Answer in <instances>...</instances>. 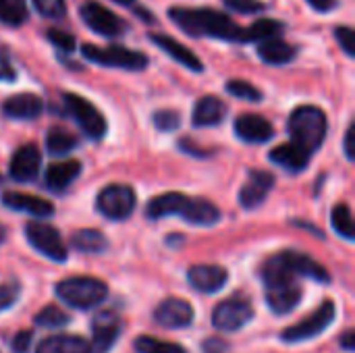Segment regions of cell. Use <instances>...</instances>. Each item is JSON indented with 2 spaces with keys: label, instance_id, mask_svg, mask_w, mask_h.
Here are the masks:
<instances>
[{
  "label": "cell",
  "instance_id": "1",
  "mask_svg": "<svg viewBox=\"0 0 355 353\" xmlns=\"http://www.w3.org/2000/svg\"><path fill=\"white\" fill-rule=\"evenodd\" d=\"M168 19L187 35L193 37H212L233 44H245V27L237 25L225 10L216 8H189V6H171Z\"/></svg>",
  "mask_w": 355,
  "mask_h": 353
},
{
  "label": "cell",
  "instance_id": "2",
  "mask_svg": "<svg viewBox=\"0 0 355 353\" xmlns=\"http://www.w3.org/2000/svg\"><path fill=\"white\" fill-rule=\"evenodd\" d=\"M287 129L293 144L312 156L327 139V129H329L327 114L322 108L312 104L297 106L287 121Z\"/></svg>",
  "mask_w": 355,
  "mask_h": 353
},
{
  "label": "cell",
  "instance_id": "3",
  "mask_svg": "<svg viewBox=\"0 0 355 353\" xmlns=\"http://www.w3.org/2000/svg\"><path fill=\"white\" fill-rule=\"evenodd\" d=\"M54 293L60 302H64L71 308L89 310V308L100 306L106 300L108 287L104 281L94 279V277H73V279L60 281Z\"/></svg>",
  "mask_w": 355,
  "mask_h": 353
},
{
  "label": "cell",
  "instance_id": "4",
  "mask_svg": "<svg viewBox=\"0 0 355 353\" xmlns=\"http://www.w3.org/2000/svg\"><path fill=\"white\" fill-rule=\"evenodd\" d=\"M81 54L85 60L100 64V67H110V69H125V71H144L150 64V58L144 52L129 50L125 46H94V44H83Z\"/></svg>",
  "mask_w": 355,
  "mask_h": 353
},
{
  "label": "cell",
  "instance_id": "5",
  "mask_svg": "<svg viewBox=\"0 0 355 353\" xmlns=\"http://www.w3.org/2000/svg\"><path fill=\"white\" fill-rule=\"evenodd\" d=\"M62 102H64L67 112L73 117V121L79 125V129H81L87 137H92V139L104 137L106 127H108V125H106V119L102 117V112H100L89 100H85V98L79 96V94L67 92V94L62 96Z\"/></svg>",
  "mask_w": 355,
  "mask_h": 353
},
{
  "label": "cell",
  "instance_id": "6",
  "mask_svg": "<svg viewBox=\"0 0 355 353\" xmlns=\"http://www.w3.org/2000/svg\"><path fill=\"white\" fill-rule=\"evenodd\" d=\"M135 202L137 200H135L133 187L123 185V183H112L98 193L96 208L102 216L110 221H125L133 214Z\"/></svg>",
  "mask_w": 355,
  "mask_h": 353
},
{
  "label": "cell",
  "instance_id": "7",
  "mask_svg": "<svg viewBox=\"0 0 355 353\" xmlns=\"http://www.w3.org/2000/svg\"><path fill=\"white\" fill-rule=\"evenodd\" d=\"M81 21L102 37H119L127 31V23L112 10H108L98 0H85L79 6Z\"/></svg>",
  "mask_w": 355,
  "mask_h": 353
},
{
  "label": "cell",
  "instance_id": "8",
  "mask_svg": "<svg viewBox=\"0 0 355 353\" xmlns=\"http://www.w3.org/2000/svg\"><path fill=\"white\" fill-rule=\"evenodd\" d=\"M254 318V308L243 298H231L220 302L212 312V327L220 333H233L250 325Z\"/></svg>",
  "mask_w": 355,
  "mask_h": 353
},
{
  "label": "cell",
  "instance_id": "9",
  "mask_svg": "<svg viewBox=\"0 0 355 353\" xmlns=\"http://www.w3.org/2000/svg\"><path fill=\"white\" fill-rule=\"evenodd\" d=\"M25 233H27V241L31 243V248L37 250L42 256H46L54 262L67 260V256H69L67 246L62 243L60 233L54 227L40 223V221H31V223H27Z\"/></svg>",
  "mask_w": 355,
  "mask_h": 353
},
{
  "label": "cell",
  "instance_id": "10",
  "mask_svg": "<svg viewBox=\"0 0 355 353\" xmlns=\"http://www.w3.org/2000/svg\"><path fill=\"white\" fill-rule=\"evenodd\" d=\"M335 320V304L331 300H327L312 316H308L306 320L289 327L283 331V341L285 343H302L308 339L318 337L322 331H327Z\"/></svg>",
  "mask_w": 355,
  "mask_h": 353
},
{
  "label": "cell",
  "instance_id": "11",
  "mask_svg": "<svg viewBox=\"0 0 355 353\" xmlns=\"http://www.w3.org/2000/svg\"><path fill=\"white\" fill-rule=\"evenodd\" d=\"M148 40L152 44H156L166 56H171L181 67H185V69H189L193 73H202L204 71V62L200 60V56L193 50H189L187 46H183L181 42H177L175 37H171L166 33H154L152 31V33H148Z\"/></svg>",
  "mask_w": 355,
  "mask_h": 353
},
{
  "label": "cell",
  "instance_id": "12",
  "mask_svg": "<svg viewBox=\"0 0 355 353\" xmlns=\"http://www.w3.org/2000/svg\"><path fill=\"white\" fill-rule=\"evenodd\" d=\"M193 308L189 302L179 300V298H171L164 300L156 312H154V320L164 327V329H185L193 322Z\"/></svg>",
  "mask_w": 355,
  "mask_h": 353
},
{
  "label": "cell",
  "instance_id": "13",
  "mask_svg": "<svg viewBox=\"0 0 355 353\" xmlns=\"http://www.w3.org/2000/svg\"><path fill=\"white\" fill-rule=\"evenodd\" d=\"M121 333V325L119 318L110 312H102L94 318L92 325V343H89V352L92 353H108L110 347L116 343Z\"/></svg>",
  "mask_w": 355,
  "mask_h": 353
},
{
  "label": "cell",
  "instance_id": "14",
  "mask_svg": "<svg viewBox=\"0 0 355 353\" xmlns=\"http://www.w3.org/2000/svg\"><path fill=\"white\" fill-rule=\"evenodd\" d=\"M42 164V154L37 146L25 144L10 158V177L19 183H29L37 177Z\"/></svg>",
  "mask_w": 355,
  "mask_h": 353
},
{
  "label": "cell",
  "instance_id": "15",
  "mask_svg": "<svg viewBox=\"0 0 355 353\" xmlns=\"http://www.w3.org/2000/svg\"><path fill=\"white\" fill-rule=\"evenodd\" d=\"M187 281L189 285L200 291V293H216L220 291L227 281H229V273L223 266H214V264H198L193 268H189L187 273Z\"/></svg>",
  "mask_w": 355,
  "mask_h": 353
},
{
  "label": "cell",
  "instance_id": "16",
  "mask_svg": "<svg viewBox=\"0 0 355 353\" xmlns=\"http://www.w3.org/2000/svg\"><path fill=\"white\" fill-rule=\"evenodd\" d=\"M235 135L245 144H266L272 139V125L260 114H241L235 119Z\"/></svg>",
  "mask_w": 355,
  "mask_h": 353
},
{
  "label": "cell",
  "instance_id": "17",
  "mask_svg": "<svg viewBox=\"0 0 355 353\" xmlns=\"http://www.w3.org/2000/svg\"><path fill=\"white\" fill-rule=\"evenodd\" d=\"M275 185V175L272 173H266V171H252L250 173V179L248 183L243 185V189L239 191V204L245 208V210H254L256 206H260L268 191L272 189Z\"/></svg>",
  "mask_w": 355,
  "mask_h": 353
},
{
  "label": "cell",
  "instance_id": "18",
  "mask_svg": "<svg viewBox=\"0 0 355 353\" xmlns=\"http://www.w3.org/2000/svg\"><path fill=\"white\" fill-rule=\"evenodd\" d=\"M42 110H44L42 98L31 92L15 94L2 102V112L15 121H33L42 114Z\"/></svg>",
  "mask_w": 355,
  "mask_h": 353
},
{
  "label": "cell",
  "instance_id": "19",
  "mask_svg": "<svg viewBox=\"0 0 355 353\" xmlns=\"http://www.w3.org/2000/svg\"><path fill=\"white\" fill-rule=\"evenodd\" d=\"M2 204L10 210L25 212L29 216H35V218H46L54 212V206L48 200L37 198V196H29V193H21V191H6L2 196Z\"/></svg>",
  "mask_w": 355,
  "mask_h": 353
},
{
  "label": "cell",
  "instance_id": "20",
  "mask_svg": "<svg viewBox=\"0 0 355 353\" xmlns=\"http://www.w3.org/2000/svg\"><path fill=\"white\" fill-rule=\"evenodd\" d=\"M225 114H227V104L220 98L202 96L193 106L191 123L193 127H216L223 123Z\"/></svg>",
  "mask_w": 355,
  "mask_h": 353
},
{
  "label": "cell",
  "instance_id": "21",
  "mask_svg": "<svg viewBox=\"0 0 355 353\" xmlns=\"http://www.w3.org/2000/svg\"><path fill=\"white\" fill-rule=\"evenodd\" d=\"M256 52H258L262 62L272 64V67H283V64H289L295 60V56L300 54V48L295 44L281 40V37H275V40L258 44Z\"/></svg>",
  "mask_w": 355,
  "mask_h": 353
},
{
  "label": "cell",
  "instance_id": "22",
  "mask_svg": "<svg viewBox=\"0 0 355 353\" xmlns=\"http://www.w3.org/2000/svg\"><path fill=\"white\" fill-rule=\"evenodd\" d=\"M81 173V162L79 160H62L54 162L46 169L44 181L50 191H64Z\"/></svg>",
  "mask_w": 355,
  "mask_h": 353
},
{
  "label": "cell",
  "instance_id": "23",
  "mask_svg": "<svg viewBox=\"0 0 355 353\" xmlns=\"http://www.w3.org/2000/svg\"><path fill=\"white\" fill-rule=\"evenodd\" d=\"M181 216L189 225H196V227H212V225H216L220 221V210L212 202H208V200L189 198Z\"/></svg>",
  "mask_w": 355,
  "mask_h": 353
},
{
  "label": "cell",
  "instance_id": "24",
  "mask_svg": "<svg viewBox=\"0 0 355 353\" xmlns=\"http://www.w3.org/2000/svg\"><path fill=\"white\" fill-rule=\"evenodd\" d=\"M187 196L183 193H177V191H171V193H162V196H156L148 202L146 206V216L156 221V218H164V216H173V214H183L185 210V204H187Z\"/></svg>",
  "mask_w": 355,
  "mask_h": 353
},
{
  "label": "cell",
  "instance_id": "25",
  "mask_svg": "<svg viewBox=\"0 0 355 353\" xmlns=\"http://www.w3.org/2000/svg\"><path fill=\"white\" fill-rule=\"evenodd\" d=\"M270 162L283 166L285 171L302 173L310 162V154L306 150H302L300 146H295L293 141L291 144H281L270 152Z\"/></svg>",
  "mask_w": 355,
  "mask_h": 353
},
{
  "label": "cell",
  "instance_id": "26",
  "mask_svg": "<svg viewBox=\"0 0 355 353\" xmlns=\"http://www.w3.org/2000/svg\"><path fill=\"white\" fill-rule=\"evenodd\" d=\"M266 302L275 314H279V316L289 314L302 302V287L300 285H287V287L266 289Z\"/></svg>",
  "mask_w": 355,
  "mask_h": 353
},
{
  "label": "cell",
  "instance_id": "27",
  "mask_svg": "<svg viewBox=\"0 0 355 353\" xmlns=\"http://www.w3.org/2000/svg\"><path fill=\"white\" fill-rule=\"evenodd\" d=\"M35 353H92L89 343L77 335H54L44 339Z\"/></svg>",
  "mask_w": 355,
  "mask_h": 353
},
{
  "label": "cell",
  "instance_id": "28",
  "mask_svg": "<svg viewBox=\"0 0 355 353\" xmlns=\"http://www.w3.org/2000/svg\"><path fill=\"white\" fill-rule=\"evenodd\" d=\"M285 33V23L277 19H258L250 27H245V44H262Z\"/></svg>",
  "mask_w": 355,
  "mask_h": 353
},
{
  "label": "cell",
  "instance_id": "29",
  "mask_svg": "<svg viewBox=\"0 0 355 353\" xmlns=\"http://www.w3.org/2000/svg\"><path fill=\"white\" fill-rule=\"evenodd\" d=\"M291 262H293L297 277H306V279H312L316 283H329L331 281V275L327 273V268L306 254L291 252Z\"/></svg>",
  "mask_w": 355,
  "mask_h": 353
},
{
  "label": "cell",
  "instance_id": "30",
  "mask_svg": "<svg viewBox=\"0 0 355 353\" xmlns=\"http://www.w3.org/2000/svg\"><path fill=\"white\" fill-rule=\"evenodd\" d=\"M71 246L83 254H100L108 248V239L96 229H81L71 237Z\"/></svg>",
  "mask_w": 355,
  "mask_h": 353
},
{
  "label": "cell",
  "instance_id": "31",
  "mask_svg": "<svg viewBox=\"0 0 355 353\" xmlns=\"http://www.w3.org/2000/svg\"><path fill=\"white\" fill-rule=\"evenodd\" d=\"M77 148V137L62 127H52L46 135V150L52 156H64Z\"/></svg>",
  "mask_w": 355,
  "mask_h": 353
},
{
  "label": "cell",
  "instance_id": "32",
  "mask_svg": "<svg viewBox=\"0 0 355 353\" xmlns=\"http://www.w3.org/2000/svg\"><path fill=\"white\" fill-rule=\"evenodd\" d=\"M29 10L25 0H0V23L8 27H19L27 21Z\"/></svg>",
  "mask_w": 355,
  "mask_h": 353
},
{
  "label": "cell",
  "instance_id": "33",
  "mask_svg": "<svg viewBox=\"0 0 355 353\" xmlns=\"http://www.w3.org/2000/svg\"><path fill=\"white\" fill-rule=\"evenodd\" d=\"M331 223L333 229L345 237L347 241H354L355 237V227H354V216H352V208L347 204H337L331 212Z\"/></svg>",
  "mask_w": 355,
  "mask_h": 353
},
{
  "label": "cell",
  "instance_id": "34",
  "mask_svg": "<svg viewBox=\"0 0 355 353\" xmlns=\"http://www.w3.org/2000/svg\"><path fill=\"white\" fill-rule=\"evenodd\" d=\"M137 353H187L185 347L177 345V343H168V341H160L154 337H139L133 343Z\"/></svg>",
  "mask_w": 355,
  "mask_h": 353
},
{
  "label": "cell",
  "instance_id": "35",
  "mask_svg": "<svg viewBox=\"0 0 355 353\" xmlns=\"http://www.w3.org/2000/svg\"><path fill=\"white\" fill-rule=\"evenodd\" d=\"M71 322L69 314H64L60 308L56 306H46L37 316H35V325L37 327H44V329H60V327H67Z\"/></svg>",
  "mask_w": 355,
  "mask_h": 353
},
{
  "label": "cell",
  "instance_id": "36",
  "mask_svg": "<svg viewBox=\"0 0 355 353\" xmlns=\"http://www.w3.org/2000/svg\"><path fill=\"white\" fill-rule=\"evenodd\" d=\"M227 92L231 96H235L239 100H248V102H260L264 98L262 92L254 83L243 81V79H231V81H227Z\"/></svg>",
  "mask_w": 355,
  "mask_h": 353
},
{
  "label": "cell",
  "instance_id": "37",
  "mask_svg": "<svg viewBox=\"0 0 355 353\" xmlns=\"http://www.w3.org/2000/svg\"><path fill=\"white\" fill-rule=\"evenodd\" d=\"M46 37H48V42L54 46V48H58L60 52H64V54H73L75 52V35L73 33H67V31H62V29H56V27H50L48 31H46Z\"/></svg>",
  "mask_w": 355,
  "mask_h": 353
},
{
  "label": "cell",
  "instance_id": "38",
  "mask_svg": "<svg viewBox=\"0 0 355 353\" xmlns=\"http://www.w3.org/2000/svg\"><path fill=\"white\" fill-rule=\"evenodd\" d=\"M223 6L239 15H258L268 8L262 0H223Z\"/></svg>",
  "mask_w": 355,
  "mask_h": 353
},
{
  "label": "cell",
  "instance_id": "39",
  "mask_svg": "<svg viewBox=\"0 0 355 353\" xmlns=\"http://www.w3.org/2000/svg\"><path fill=\"white\" fill-rule=\"evenodd\" d=\"M35 10L46 19H62L67 15V0H31Z\"/></svg>",
  "mask_w": 355,
  "mask_h": 353
},
{
  "label": "cell",
  "instance_id": "40",
  "mask_svg": "<svg viewBox=\"0 0 355 353\" xmlns=\"http://www.w3.org/2000/svg\"><path fill=\"white\" fill-rule=\"evenodd\" d=\"M152 121H154L156 129H160V131L168 133V131H175V129H179V125H181V114H179L177 110L162 108V110L154 112Z\"/></svg>",
  "mask_w": 355,
  "mask_h": 353
},
{
  "label": "cell",
  "instance_id": "41",
  "mask_svg": "<svg viewBox=\"0 0 355 353\" xmlns=\"http://www.w3.org/2000/svg\"><path fill=\"white\" fill-rule=\"evenodd\" d=\"M335 40L341 46V50L349 56L355 58V46H354V29L349 25H337L335 27Z\"/></svg>",
  "mask_w": 355,
  "mask_h": 353
},
{
  "label": "cell",
  "instance_id": "42",
  "mask_svg": "<svg viewBox=\"0 0 355 353\" xmlns=\"http://www.w3.org/2000/svg\"><path fill=\"white\" fill-rule=\"evenodd\" d=\"M19 293H21V289L17 283H0V312L10 308L17 302Z\"/></svg>",
  "mask_w": 355,
  "mask_h": 353
},
{
  "label": "cell",
  "instance_id": "43",
  "mask_svg": "<svg viewBox=\"0 0 355 353\" xmlns=\"http://www.w3.org/2000/svg\"><path fill=\"white\" fill-rule=\"evenodd\" d=\"M17 71L10 62V56L6 50H0V81H15Z\"/></svg>",
  "mask_w": 355,
  "mask_h": 353
},
{
  "label": "cell",
  "instance_id": "44",
  "mask_svg": "<svg viewBox=\"0 0 355 353\" xmlns=\"http://www.w3.org/2000/svg\"><path fill=\"white\" fill-rule=\"evenodd\" d=\"M10 345H12V352L15 353H27L29 352V347H31V333H29V331L17 333Z\"/></svg>",
  "mask_w": 355,
  "mask_h": 353
},
{
  "label": "cell",
  "instance_id": "45",
  "mask_svg": "<svg viewBox=\"0 0 355 353\" xmlns=\"http://www.w3.org/2000/svg\"><path fill=\"white\" fill-rule=\"evenodd\" d=\"M355 125L352 123L345 131V139H343V150H345V156L347 160H354L355 158V150H354V139H355Z\"/></svg>",
  "mask_w": 355,
  "mask_h": 353
},
{
  "label": "cell",
  "instance_id": "46",
  "mask_svg": "<svg viewBox=\"0 0 355 353\" xmlns=\"http://www.w3.org/2000/svg\"><path fill=\"white\" fill-rule=\"evenodd\" d=\"M316 12H331L339 6V0H306Z\"/></svg>",
  "mask_w": 355,
  "mask_h": 353
},
{
  "label": "cell",
  "instance_id": "47",
  "mask_svg": "<svg viewBox=\"0 0 355 353\" xmlns=\"http://www.w3.org/2000/svg\"><path fill=\"white\" fill-rule=\"evenodd\" d=\"M204 353H225L227 350V343L223 339H208L204 345H202Z\"/></svg>",
  "mask_w": 355,
  "mask_h": 353
},
{
  "label": "cell",
  "instance_id": "48",
  "mask_svg": "<svg viewBox=\"0 0 355 353\" xmlns=\"http://www.w3.org/2000/svg\"><path fill=\"white\" fill-rule=\"evenodd\" d=\"M354 339H355V335H354V331H347L345 335H343V341H341V345L347 350V352H354Z\"/></svg>",
  "mask_w": 355,
  "mask_h": 353
},
{
  "label": "cell",
  "instance_id": "49",
  "mask_svg": "<svg viewBox=\"0 0 355 353\" xmlns=\"http://www.w3.org/2000/svg\"><path fill=\"white\" fill-rule=\"evenodd\" d=\"M112 2H116V4H121V6H137L135 0H112Z\"/></svg>",
  "mask_w": 355,
  "mask_h": 353
},
{
  "label": "cell",
  "instance_id": "50",
  "mask_svg": "<svg viewBox=\"0 0 355 353\" xmlns=\"http://www.w3.org/2000/svg\"><path fill=\"white\" fill-rule=\"evenodd\" d=\"M4 237H6V229H4V227L0 225V243L4 241Z\"/></svg>",
  "mask_w": 355,
  "mask_h": 353
}]
</instances>
